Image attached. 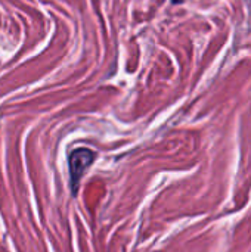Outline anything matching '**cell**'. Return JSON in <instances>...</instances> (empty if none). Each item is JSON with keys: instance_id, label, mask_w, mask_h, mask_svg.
<instances>
[{"instance_id": "1", "label": "cell", "mask_w": 251, "mask_h": 252, "mask_svg": "<svg viewBox=\"0 0 251 252\" xmlns=\"http://www.w3.org/2000/svg\"><path fill=\"white\" fill-rule=\"evenodd\" d=\"M96 159V152L89 148H75L68 155V174H70V189L72 196H77L80 183L86 171Z\"/></svg>"}, {"instance_id": "2", "label": "cell", "mask_w": 251, "mask_h": 252, "mask_svg": "<svg viewBox=\"0 0 251 252\" xmlns=\"http://www.w3.org/2000/svg\"><path fill=\"white\" fill-rule=\"evenodd\" d=\"M172 1H173V3H182L183 0H172Z\"/></svg>"}]
</instances>
